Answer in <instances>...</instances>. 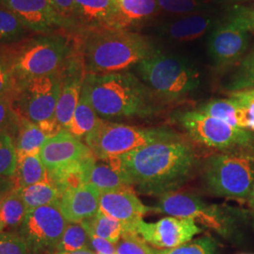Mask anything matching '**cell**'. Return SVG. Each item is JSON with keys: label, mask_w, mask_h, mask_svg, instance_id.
Masks as SVG:
<instances>
[{"label": "cell", "mask_w": 254, "mask_h": 254, "mask_svg": "<svg viewBox=\"0 0 254 254\" xmlns=\"http://www.w3.org/2000/svg\"><path fill=\"white\" fill-rule=\"evenodd\" d=\"M47 139L48 137L37 124L21 118L14 139L17 158L39 154Z\"/></svg>", "instance_id": "obj_25"}, {"label": "cell", "mask_w": 254, "mask_h": 254, "mask_svg": "<svg viewBox=\"0 0 254 254\" xmlns=\"http://www.w3.org/2000/svg\"><path fill=\"white\" fill-rule=\"evenodd\" d=\"M214 1H217V2H220V3H229V4H239V3H242L244 1L247 0H214Z\"/></svg>", "instance_id": "obj_47"}, {"label": "cell", "mask_w": 254, "mask_h": 254, "mask_svg": "<svg viewBox=\"0 0 254 254\" xmlns=\"http://www.w3.org/2000/svg\"><path fill=\"white\" fill-rule=\"evenodd\" d=\"M72 31L95 27H111L116 8L113 0H73Z\"/></svg>", "instance_id": "obj_19"}, {"label": "cell", "mask_w": 254, "mask_h": 254, "mask_svg": "<svg viewBox=\"0 0 254 254\" xmlns=\"http://www.w3.org/2000/svg\"><path fill=\"white\" fill-rule=\"evenodd\" d=\"M17 165V154L13 137L0 133V177H12Z\"/></svg>", "instance_id": "obj_34"}, {"label": "cell", "mask_w": 254, "mask_h": 254, "mask_svg": "<svg viewBox=\"0 0 254 254\" xmlns=\"http://www.w3.org/2000/svg\"><path fill=\"white\" fill-rule=\"evenodd\" d=\"M238 109V102L234 98H229L209 101L201 105L197 110L213 118L223 121L232 127L239 128L237 123Z\"/></svg>", "instance_id": "obj_31"}, {"label": "cell", "mask_w": 254, "mask_h": 254, "mask_svg": "<svg viewBox=\"0 0 254 254\" xmlns=\"http://www.w3.org/2000/svg\"><path fill=\"white\" fill-rule=\"evenodd\" d=\"M14 190L11 177H0V200Z\"/></svg>", "instance_id": "obj_44"}, {"label": "cell", "mask_w": 254, "mask_h": 254, "mask_svg": "<svg viewBox=\"0 0 254 254\" xmlns=\"http://www.w3.org/2000/svg\"><path fill=\"white\" fill-rule=\"evenodd\" d=\"M156 2L159 9L176 14L190 13L199 8L197 0H156Z\"/></svg>", "instance_id": "obj_40"}, {"label": "cell", "mask_w": 254, "mask_h": 254, "mask_svg": "<svg viewBox=\"0 0 254 254\" xmlns=\"http://www.w3.org/2000/svg\"><path fill=\"white\" fill-rule=\"evenodd\" d=\"M107 159L125 173L139 193L160 197L183 187L197 165L195 150L182 138L156 142Z\"/></svg>", "instance_id": "obj_1"}, {"label": "cell", "mask_w": 254, "mask_h": 254, "mask_svg": "<svg viewBox=\"0 0 254 254\" xmlns=\"http://www.w3.org/2000/svg\"><path fill=\"white\" fill-rule=\"evenodd\" d=\"M76 33L87 73L125 72L157 51L148 37L128 29L95 27Z\"/></svg>", "instance_id": "obj_2"}, {"label": "cell", "mask_w": 254, "mask_h": 254, "mask_svg": "<svg viewBox=\"0 0 254 254\" xmlns=\"http://www.w3.org/2000/svg\"><path fill=\"white\" fill-rule=\"evenodd\" d=\"M17 190L24 200L27 213L33 209L60 201V193L53 185L39 183Z\"/></svg>", "instance_id": "obj_28"}, {"label": "cell", "mask_w": 254, "mask_h": 254, "mask_svg": "<svg viewBox=\"0 0 254 254\" xmlns=\"http://www.w3.org/2000/svg\"><path fill=\"white\" fill-rule=\"evenodd\" d=\"M80 224L89 236L100 237L113 244H117L124 234L123 223L100 210L94 217L83 220Z\"/></svg>", "instance_id": "obj_27"}, {"label": "cell", "mask_w": 254, "mask_h": 254, "mask_svg": "<svg viewBox=\"0 0 254 254\" xmlns=\"http://www.w3.org/2000/svg\"><path fill=\"white\" fill-rule=\"evenodd\" d=\"M50 5L57 11V13L64 19L67 29L72 31L74 1L73 0H48Z\"/></svg>", "instance_id": "obj_42"}, {"label": "cell", "mask_w": 254, "mask_h": 254, "mask_svg": "<svg viewBox=\"0 0 254 254\" xmlns=\"http://www.w3.org/2000/svg\"><path fill=\"white\" fill-rule=\"evenodd\" d=\"M11 178L14 190L27 188L39 183L51 184L49 172L42 162L39 154L17 158L16 169Z\"/></svg>", "instance_id": "obj_24"}, {"label": "cell", "mask_w": 254, "mask_h": 254, "mask_svg": "<svg viewBox=\"0 0 254 254\" xmlns=\"http://www.w3.org/2000/svg\"><path fill=\"white\" fill-rule=\"evenodd\" d=\"M60 73L62 89L56 108L55 120L64 129H66L73 118L87 74L79 49L70 57Z\"/></svg>", "instance_id": "obj_14"}, {"label": "cell", "mask_w": 254, "mask_h": 254, "mask_svg": "<svg viewBox=\"0 0 254 254\" xmlns=\"http://www.w3.org/2000/svg\"><path fill=\"white\" fill-rule=\"evenodd\" d=\"M250 32L238 23L227 18L214 29L208 41L209 54L218 70L236 66L245 56Z\"/></svg>", "instance_id": "obj_12"}, {"label": "cell", "mask_w": 254, "mask_h": 254, "mask_svg": "<svg viewBox=\"0 0 254 254\" xmlns=\"http://www.w3.org/2000/svg\"><path fill=\"white\" fill-rule=\"evenodd\" d=\"M159 250L153 249L136 233H124L116 245V254H158Z\"/></svg>", "instance_id": "obj_35"}, {"label": "cell", "mask_w": 254, "mask_h": 254, "mask_svg": "<svg viewBox=\"0 0 254 254\" xmlns=\"http://www.w3.org/2000/svg\"><path fill=\"white\" fill-rule=\"evenodd\" d=\"M116 8L111 28L128 29L153 18L158 12L156 0H113Z\"/></svg>", "instance_id": "obj_20"}, {"label": "cell", "mask_w": 254, "mask_h": 254, "mask_svg": "<svg viewBox=\"0 0 254 254\" xmlns=\"http://www.w3.org/2000/svg\"><path fill=\"white\" fill-rule=\"evenodd\" d=\"M254 89V46L242 58L230 75L225 90L227 92Z\"/></svg>", "instance_id": "obj_29"}, {"label": "cell", "mask_w": 254, "mask_h": 254, "mask_svg": "<svg viewBox=\"0 0 254 254\" xmlns=\"http://www.w3.org/2000/svg\"><path fill=\"white\" fill-rule=\"evenodd\" d=\"M90 236L91 248L97 254H116V244H113L106 239H103L97 236Z\"/></svg>", "instance_id": "obj_43"}, {"label": "cell", "mask_w": 254, "mask_h": 254, "mask_svg": "<svg viewBox=\"0 0 254 254\" xmlns=\"http://www.w3.org/2000/svg\"><path fill=\"white\" fill-rule=\"evenodd\" d=\"M179 138L181 136L167 127L141 128L100 119L85 136V142L97 159H107L140 147Z\"/></svg>", "instance_id": "obj_6"}, {"label": "cell", "mask_w": 254, "mask_h": 254, "mask_svg": "<svg viewBox=\"0 0 254 254\" xmlns=\"http://www.w3.org/2000/svg\"><path fill=\"white\" fill-rule=\"evenodd\" d=\"M26 240L14 233H0V254H29Z\"/></svg>", "instance_id": "obj_38"}, {"label": "cell", "mask_w": 254, "mask_h": 254, "mask_svg": "<svg viewBox=\"0 0 254 254\" xmlns=\"http://www.w3.org/2000/svg\"><path fill=\"white\" fill-rule=\"evenodd\" d=\"M99 160L100 162H97L96 158L91 167L89 184L94 186L101 193L133 189L118 167L109 160Z\"/></svg>", "instance_id": "obj_23"}, {"label": "cell", "mask_w": 254, "mask_h": 254, "mask_svg": "<svg viewBox=\"0 0 254 254\" xmlns=\"http://www.w3.org/2000/svg\"><path fill=\"white\" fill-rule=\"evenodd\" d=\"M227 18L238 23L240 26L246 28L250 33H254V8L236 5Z\"/></svg>", "instance_id": "obj_41"}, {"label": "cell", "mask_w": 254, "mask_h": 254, "mask_svg": "<svg viewBox=\"0 0 254 254\" xmlns=\"http://www.w3.org/2000/svg\"><path fill=\"white\" fill-rule=\"evenodd\" d=\"M203 174L211 193L236 200L248 199L254 186V151L212 155L205 162Z\"/></svg>", "instance_id": "obj_7"}, {"label": "cell", "mask_w": 254, "mask_h": 254, "mask_svg": "<svg viewBox=\"0 0 254 254\" xmlns=\"http://www.w3.org/2000/svg\"><path fill=\"white\" fill-rule=\"evenodd\" d=\"M0 49L16 84L60 73L70 57L78 50V39L76 32L62 29L2 45Z\"/></svg>", "instance_id": "obj_4"}, {"label": "cell", "mask_w": 254, "mask_h": 254, "mask_svg": "<svg viewBox=\"0 0 254 254\" xmlns=\"http://www.w3.org/2000/svg\"><path fill=\"white\" fill-rule=\"evenodd\" d=\"M200 233L201 229L193 219L175 217L164 218L154 223L140 220L136 227V234L149 245L161 250H171L188 243Z\"/></svg>", "instance_id": "obj_13"}, {"label": "cell", "mask_w": 254, "mask_h": 254, "mask_svg": "<svg viewBox=\"0 0 254 254\" xmlns=\"http://www.w3.org/2000/svg\"><path fill=\"white\" fill-rule=\"evenodd\" d=\"M99 210L122 222L124 233H136L137 223L154 208L145 206L132 190H124L101 193Z\"/></svg>", "instance_id": "obj_16"}, {"label": "cell", "mask_w": 254, "mask_h": 254, "mask_svg": "<svg viewBox=\"0 0 254 254\" xmlns=\"http://www.w3.org/2000/svg\"><path fill=\"white\" fill-rule=\"evenodd\" d=\"M137 72L159 103L182 100L200 86V73L188 60L157 50L136 65Z\"/></svg>", "instance_id": "obj_5"}, {"label": "cell", "mask_w": 254, "mask_h": 254, "mask_svg": "<svg viewBox=\"0 0 254 254\" xmlns=\"http://www.w3.org/2000/svg\"><path fill=\"white\" fill-rule=\"evenodd\" d=\"M154 210L175 218H190L222 235L227 232L228 211L206 203L193 194L177 192L165 194Z\"/></svg>", "instance_id": "obj_11"}, {"label": "cell", "mask_w": 254, "mask_h": 254, "mask_svg": "<svg viewBox=\"0 0 254 254\" xmlns=\"http://www.w3.org/2000/svg\"><path fill=\"white\" fill-rule=\"evenodd\" d=\"M248 202H249L251 207L254 208V186L253 190L251 191V193H250V195H249V197H248Z\"/></svg>", "instance_id": "obj_46"}, {"label": "cell", "mask_w": 254, "mask_h": 254, "mask_svg": "<svg viewBox=\"0 0 254 254\" xmlns=\"http://www.w3.org/2000/svg\"><path fill=\"white\" fill-rule=\"evenodd\" d=\"M253 7H254V6H253Z\"/></svg>", "instance_id": "obj_48"}, {"label": "cell", "mask_w": 254, "mask_h": 254, "mask_svg": "<svg viewBox=\"0 0 254 254\" xmlns=\"http://www.w3.org/2000/svg\"><path fill=\"white\" fill-rule=\"evenodd\" d=\"M15 89V80L4 55L0 49V98H10Z\"/></svg>", "instance_id": "obj_39"}, {"label": "cell", "mask_w": 254, "mask_h": 254, "mask_svg": "<svg viewBox=\"0 0 254 254\" xmlns=\"http://www.w3.org/2000/svg\"><path fill=\"white\" fill-rule=\"evenodd\" d=\"M216 250V241L210 236H203L171 250L159 251L158 254H215Z\"/></svg>", "instance_id": "obj_36"}, {"label": "cell", "mask_w": 254, "mask_h": 254, "mask_svg": "<svg viewBox=\"0 0 254 254\" xmlns=\"http://www.w3.org/2000/svg\"><path fill=\"white\" fill-rule=\"evenodd\" d=\"M178 122L196 142L218 150H254V132L232 127L197 109L185 111Z\"/></svg>", "instance_id": "obj_8"}, {"label": "cell", "mask_w": 254, "mask_h": 254, "mask_svg": "<svg viewBox=\"0 0 254 254\" xmlns=\"http://www.w3.org/2000/svg\"><path fill=\"white\" fill-rule=\"evenodd\" d=\"M27 214L25 202L17 190L11 191L0 200V233L6 227L21 224Z\"/></svg>", "instance_id": "obj_30"}, {"label": "cell", "mask_w": 254, "mask_h": 254, "mask_svg": "<svg viewBox=\"0 0 254 254\" xmlns=\"http://www.w3.org/2000/svg\"><path fill=\"white\" fill-rule=\"evenodd\" d=\"M67 227V220L60 208V201L33 209L20 224L22 236L30 252L37 254L57 250Z\"/></svg>", "instance_id": "obj_10"}, {"label": "cell", "mask_w": 254, "mask_h": 254, "mask_svg": "<svg viewBox=\"0 0 254 254\" xmlns=\"http://www.w3.org/2000/svg\"><path fill=\"white\" fill-rule=\"evenodd\" d=\"M96 157L91 156L64 165L58 169L48 171L51 185L59 191L62 196L65 191L77 189L84 184H89V177L91 167L95 162Z\"/></svg>", "instance_id": "obj_21"}, {"label": "cell", "mask_w": 254, "mask_h": 254, "mask_svg": "<svg viewBox=\"0 0 254 254\" xmlns=\"http://www.w3.org/2000/svg\"><path fill=\"white\" fill-rule=\"evenodd\" d=\"M20 122L21 117L12 108L10 98H0V133L16 136Z\"/></svg>", "instance_id": "obj_37"}, {"label": "cell", "mask_w": 254, "mask_h": 254, "mask_svg": "<svg viewBox=\"0 0 254 254\" xmlns=\"http://www.w3.org/2000/svg\"><path fill=\"white\" fill-rule=\"evenodd\" d=\"M0 5L10 10L27 29L40 34L52 33L67 26L48 0H0Z\"/></svg>", "instance_id": "obj_15"}, {"label": "cell", "mask_w": 254, "mask_h": 254, "mask_svg": "<svg viewBox=\"0 0 254 254\" xmlns=\"http://www.w3.org/2000/svg\"><path fill=\"white\" fill-rule=\"evenodd\" d=\"M100 119L93 109L88 93L82 86L81 94L73 112V118L66 130L78 139L87 136Z\"/></svg>", "instance_id": "obj_26"}, {"label": "cell", "mask_w": 254, "mask_h": 254, "mask_svg": "<svg viewBox=\"0 0 254 254\" xmlns=\"http://www.w3.org/2000/svg\"><path fill=\"white\" fill-rule=\"evenodd\" d=\"M91 250L90 236L86 230L79 223H72L68 225L61 243L58 246V252H76Z\"/></svg>", "instance_id": "obj_33"}, {"label": "cell", "mask_w": 254, "mask_h": 254, "mask_svg": "<svg viewBox=\"0 0 254 254\" xmlns=\"http://www.w3.org/2000/svg\"><path fill=\"white\" fill-rule=\"evenodd\" d=\"M27 29L10 10L0 5V44L4 46L23 40Z\"/></svg>", "instance_id": "obj_32"}, {"label": "cell", "mask_w": 254, "mask_h": 254, "mask_svg": "<svg viewBox=\"0 0 254 254\" xmlns=\"http://www.w3.org/2000/svg\"><path fill=\"white\" fill-rule=\"evenodd\" d=\"M92 155L90 148L66 129L46 140L39 156L48 171Z\"/></svg>", "instance_id": "obj_17"}, {"label": "cell", "mask_w": 254, "mask_h": 254, "mask_svg": "<svg viewBox=\"0 0 254 254\" xmlns=\"http://www.w3.org/2000/svg\"><path fill=\"white\" fill-rule=\"evenodd\" d=\"M61 89L60 73L17 82L10 97L12 108L21 118L34 124L53 120Z\"/></svg>", "instance_id": "obj_9"}, {"label": "cell", "mask_w": 254, "mask_h": 254, "mask_svg": "<svg viewBox=\"0 0 254 254\" xmlns=\"http://www.w3.org/2000/svg\"><path fill=\"white\" fill-rule=\"evenodd\" d=\"M54 254H95L91 250L84 251H76V252H57Z\"/></svg>", "instance_id": "obj_45"}, {"label": "cell", "mask_w": 254, "mask_h": 254, "mask_svg": "<svg viewBox=\"0 0 254 254\" xmlns=\"http://www.w3.org/2000/svg\"><path fill=\"white\" fill-rule=\"evenodd\" d=\"M101 192L91 184L65 191L60 198V208L67 222L81 223L94 217L100 209Z\"/></svg>", "instance_id": "obj_18"}, {"label": "cell", "mask_w": 254, "mask_h": 254, "mask_svg": "<svg viewBox=\"0 0 254 254\" xmlns=\"http://www.w3.org/2000/svg\"></svg>", "instance_id": "obj_49"}, {"label": "cell", "mask_w": 254, "mask_h": 254, "mask_svg": "<svg viewBox=\"0 0 254 254\" xmlns=\"http://www.w3.org/2000/svg\"><path fill=\"white\" fill-rule=\"evenodd\" d=\"M89 99L102 119L145 118L158 110L159 102L134 73H87L83 83Z\"/></svg>", "instance_id": "obj_3"}, {"label": "cell", "mask_w": 254, "mask_h": 254, "mask_svg": "<svg viewBox=\"0 0 254 254\" xmlns=\"http://www.w3.org/2000/svg\"><path fill=\"white\" fill-rule=\"evenodd\" d=\"M212 25L213 18L211 16L195 14L166 24L160 30L163 35L172 40L190 42L203 36Z\"/></svg>", "instance_id": "obj_22"}]
</instances>
